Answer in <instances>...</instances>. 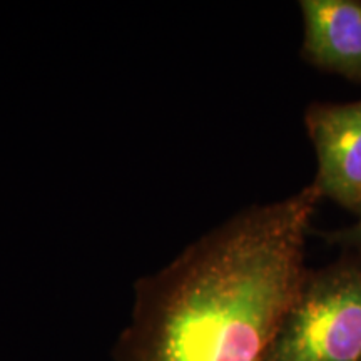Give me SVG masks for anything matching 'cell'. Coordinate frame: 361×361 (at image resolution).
<instances>
[{
    "label": "cell",
    "mask_w": 361,
    "mask_h": 361,
    "mask_svg": "<svg viewBox=\"0 0 361 361\" xmlns=\"http://www.w3.org/2000/svg\"><path fill=\"white\" fill-rule=\"evenodd\" d=\"M331 245H338L346 250H361V209L356 213V221L346 228L323 234Z\"/></svg>",
    "instance_id": "cell-5"
},
{
    "label": "cell",
    "mask_w": 361,
    "mask_h": 361,
    "mask_svg": "<svg viewBox=\"0 0 361 361\" xmlns=\"http://www.w3.org/2000/svg\"><path fill=\"white\" fill-rule=\"evenodd\" d=\"M303 56L318 69L361 80V2L301 0Z\"/></svg>",
    "instance_id": "cell-4"
},
{
    "label": "cell",
    "mask_w": 361,
    "mask_h": 361,
    "mask_svg": "<svg viewBox=\"0 0 361 361\" xmlns=\"http://www.w3.org/2000/svg\"><path fill=\"white\" fill-rule=\"evenodd\" d=\"M266 361H361V250L306 271Z\"/></svg>",
    "instance_id": "cell-2"
},
{
    "label": "cell",
    "mask_w": 361,
    "mask_h": 361,
    "mask_svg": "<svg viewBox=\"0 0 361 361\" xmlns=\"http://www.w3.org/2000/svg\"><path fill=\"white\" fill-rule=\"evenodd\" d=\"M305 124L318 161L313 183L323 197L356 214L361 209V101L311 104Z\"/></svg>",
    "instance_id": "cell-3"
},
{
    "label": "cell",
    "mask_w": 361,
    "mask_h": 361,
    "mask_svg": "<svg viewBox=\"0 0 361 361\" xmlns=\"http://www.w3.org/2000/svg\"><path fill=\"white\" fill-rule=\"evenodd\" d=\"M314 183L251 206L135 283L114 361H266L306 274Z\"/></svg>",
    "instance_id": "cell-1"
}]
</instances>
